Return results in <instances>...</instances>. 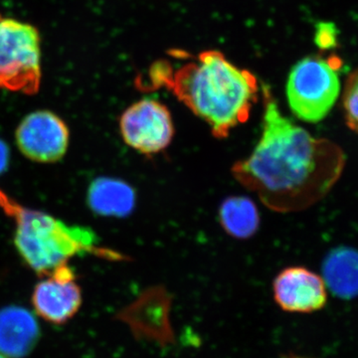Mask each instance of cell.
<instances>
[{
	"label": "cell",
	"mask_w": 358,
	"mask_h": 358,
	"mask_svg": "<svg viewBox=\"0 0 358 358\" xmlns=\"http://www.w3.org/2000/svg\"><path fill=\"white\" fill-rule=\"evenodd\" d=\"M0 358H8V357H6V355H2V353H0Z\"/></svg>",
	"instance_id": "17"
},
{
	"label": "cell",
	"mask_w": 358,
	"mask_h": 358,
	"mask_svg": "<svg viewBox=\"0 0 358 358\" xmlns=\"http://www.w3.org/2000/svg\"><path fill=\"white\" fill-rule=\"evenodd\" d=\"M67 124L50 110L26 115L15 133L16 145L26 159L39 164L62 159L69 145Z\"/></svg>",
	"instance_id": "7"
},
{
	"label": "cell",
	"mask_w": 358,
	"mask_h": 358,
	"mask_svg": "<svg viewBox=\"0 0 358 358\" xmlns=\"http://www.w3.org/2000/svg\"><path fill=\"white\" fill-rule=\"evenodd\" d=\"M120 131L126 145L140 154H159L173 140V117L164 103L154 99H143L122 113Z\"/></svg>",
	"instance_id": "6"
},
{
	"label": "cell",
	"mask_w": 358,
	"mask_h": 358,
	"mask_svg": "<svg viewBox=\"0 0 358 358\" xmlns=\"http://www.w3.org/2000/svg\"><path fill=\"white\" fill-rule=\"evenodd\" d=\"M263 96L260 140L248 157L233 164L231 173L270 210H306L324 199L341 178L345 152L285 117L268 87H263Z\"/></svg>",
	"instance_id": "1"
},
{
	"label": "cell",
	"mask_w": 358,
	"mask_h": 358,
	"mask_svg": "<svg viewBox=\"0 0 358 358\" xmlns=\"http://www.w3.org/2000/svg\"><path fill=\"white\" fill-rule=\"evenodd\" d=\"M315 43L322 50L334 48L338 40V31L334 23L320 22L317 25L315 31Z\"/></svg>",
	"instance_id": "15"
},
{
	"label": "cell",
	"mask_w": 358,
	"mask_h": 358,
	"mask_svg": "<svg viewBox=\"0 0 358 358\" xmlns=\"http://www.w3.org/2000/svg\"><path fill=\"white\" fill-rule=\"evenodd\" d=\"M0 208L13 219L14 244L26 265L40 277L67 265L70 259L91 254L110 261L128 260L114 250L103 248L93 230L68 225L44 212L23 206L0 189Z\"/></svg>",
	"instance_id": "3"
},
{
	"label": "cell",
	"mask_w": 358,
	"mask_h": 358,
	"mask_svg": "<svg viewBox=\"0 0 358 358\" xmlns=\"http://www.w3.org/2000/svg\"><path fill=\"white\" fill-rule=\"evenodd\" d=\"M343 109L348 128L358 134V68L346 80L343 92Z\"/></svg>",
	"instance_id": "14"
},
{
	"label": "cell",
	"mask_w": 358,
	"mask_h": 358,
	"mask_svg": "<svg viewBox=\"0 0 358 358\" xmlns=\"http://www.w3.org/2000/svg\"><path fill=\"white\" fill-rule=\"evenodd\" d=\"M9 162V150L4 141L0 140V174L6 171Z\"/></svg>",
	"instance_id": "16"
},
{
	"label": "cell",
	"mask_w": 358,
	"mask_h": 358,
	"mask_svg": "<svg viewBox=\"0 0 358 358\" xmlns=\"http://www.w3.org/2000/svg\"><path fill=\"white\" fill-rule=\"evenodd\" d=\"M31 301L41 319L56 326L67 324L79 312L83 301L72 268L68 264L61 266L37 282Z\"/></svg>",
	"instance_id": "8"
},
{
	"label": "cell",
	"mask_w": 358,
	"mask_h": 358,
	"mask_svg": "<svg viewBox=\"0 0 358 358\" xmlns=\"http://www.w3.org/2000/svg\"><path fill=\"white\" fill-rule=\"evenodd\" d=\"M38 30L15 20L0 21V89L34 95L41 83Z\"/></svg>",
	"instance_id": "5"
},
{
	"label": "cell",
	"mask_w": 358,
	"mask_h": 358,
	"mask_svg": "<svg viewBox=\"0 0 358 358\" xmlns=\"http://www.w3.org/2000/svg\"><path fill=\"white\" fill-rule=\"evenodd\" d=\"M275 303L284 312L312 313L326 307L327 285L322 275L305 267H289L273 282Z\"/></svg>",
	"instance_id": "9"
},
{
	"label": "cell",
	"mask_w": 358,
	"mask_h": 358,
	"mask_svg": "<svg viewBox=\"0 0 358 358\" xmlns=\"http://www.w3.org/2000/svg\"><path fill=\"white\" fill-rule=\"evenodd\" d=\"M141 87L143 91H171L208 124L219 140L248 121L260 90L255 75L232 64L216 50L202 52L196 61L176 70L167 62L155 63L147 83Z\"/></svg>",
	"instance_id": "2"
},
{
	"label": "cell",
	"mask_w": 358,
	"mask_h": 358,
	"mask_svg": "<svg viewBox=\"0 0 358 358\" xmlns=\"http://www.w3.org/2000/svg\"><path fill=\"white\" fill-rule=\"evenodd\" d=\"M327 288L339 298L358 296V251L346 247L334 249L322 265Z\"/></svg>",
	"instance_id": "12"
},
{
	"label": "cell",
	"mask_w": 358,
	"mask_h": 358,
	"mask_svg": "<svg viewBox=\"0 0 358 358\" xmlns=\"http://www.w3.org/2000/svg\"><path fill=\"white\" fill-rule=\"evenodd\" d=\"M88 204L98 215L126 217L136 206V192L122 179L98 178L90 185Z\"/></svg>",
	"instance_id": "11"
},
{
	"label": "cell",
	"mask_w": 358,
	"mask_h": 358,
	"mask_svg": "<svg viewBox=\"0 0 358 358\" xmlns=\"http://www.w3.org/2000/svg\"><path fill=\"white\" fill-rule=\"evenodd\" d=\"M338 58L308 56L289 75L287 99L289 109L303 122L315 124L329 114L341 94Z\"/></svg>",
	"instance_id": "4"
},
{
	"label": "cell",
	"mask_w": 358,
	"mask_h": 358,
	"mask_svg": "<svg viewBox=\"0 0 358 358\" xmlns=\"http://www.w3.org/2000/svg\"><path fill=\"white\" fill-rule=\"evenodd\" d=\"M40 327L31 312L18 306L0 310V353L8 358H24L36 348Z\"/></svg>",
	"instance_id": "10"
},
{
	"label": "cell",
	"mask_w": 358,
	"mask_h": 358,
	"mask_svg": "<svg viewBox=\"0 0 358 358\" xmlns=\"http://www.w3.org/2000/svg\"><path fill=\"white\" fill-rule=\"evenodd\" d=\"M224 231L236 239H249L258 231L260 215L253 200L246 196L226 199L219 208Z\"/></svg>",
	"instance_id": "13"
}]
</instances>
